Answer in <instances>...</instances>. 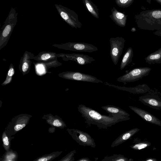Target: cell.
<instances>
[{
	"label": "cell",
	"instance_id": "27",
	"mask_svg": "<svg viewBox=\"0 0 161 161\" xmlns=\"http://www.w3.org/2000/svg\"><path fill=\"white\" fill-rule=\"evenodd\" d=\"M76 151L75 150H74L71 151L70 153H69L64 158L63 160L68 161H73L75 159L74 156L75 154L76 153Z\"/></svg>",
	"mask_w": 161,
	"mask_h": 161
},
{
	"label": "cell",
	"instance_id": "7",
	"mask_svg": "<svg viewBox=\"0 0 161 161\" xmlns=\"http://www.w3.org/2000/svg\"><path fill=\"white\" fill-rule=\"evenodd\" d=\"M67 130L73 139L80 145L95 147L94 140L89 134L74 129H68Z\"/></svg>",
	"mask_w": 161,
	"mask_h": 161
},
{
	"label": "cell",
	"instance_id": "13",
	"mask_svg": "<svg viewBox=\"0 0 161 161\" xmlns=\"http://www.w3.org/2000/svg\"><path fill=\"white\" fill-rule=\"evenodd\" d=\"M34 56L33 53L25 51L21 58L19 69L23 75H24L30 72L32 63L31 60L33 59Z\"/></svg>",
	"mask_w": 161,
	"mask_h": 161
},
{
	"label": "cell",
	"instance_id": "14",
	"mask_svg": "<svg viewBox=\"0 0 161 161\" xmlns=\"http://www.w3.org/2000/svg\"><path fill=\"white\" fill-rule=\"evenodd\" d=\"M105 84L110 86L113 87L123 91H126L135 94H145L150 90V87L146 84L138 85L134 87H128L114 85L105 82Z\"/></svg>",
	"mask_w": 161,
	"mask_h": 161
},
{
	"label": "cell",
	"instance_id": "26",
	"mask_svg": "<svg viewBox=\"0 0 161 161\" xmlns=\"http://www.w3.org/2000/svg\"><path fill=\"white\" fill-rule=\"evenodd\" d=\"M134 0H115L117 5L119 7L126 8L130 6Z\"/></svg>",
	"mask_w": 161,
	"mask_h": 161
},
{
	"label": "cell",
	"instance_id": "15",
	"mask_svg": "<svg viewBox=\"0 0 161 161\" xmlns=\"http://www.w3.org/2000/svg\"><path fill=\"white\" fill-rule=\"evenodd\" d=\"M140 130V129L137 128H135L127 131L122 134L112 143L111 147H114L117 146L131 139Z\"/></svg>",
	"mask_w": 161,
	"mask_h": 161
},
{
	"label": "cell",
	"instance_id": "21",
	"mask_svg": "<svg viewBox=\"0 0 161 161\" xmlns=\"http://www.w3.org/2000/svg\"><path fill=\"white\" fill-rule=\"evenodd\" d=\"M86 9L94 17L99 18V13L97 7L91 0H82Z\"/></svg>",
	"mask_w": 161,
	"mask_h": 161
},
{
	"label": "cell",
	"instance_id": "33",
	"mask_svg": "<svg viewBox=\"0 0 161 161\" xmlns=\"http://www.w3.org/2000/svg\"><path fill=\"white\" fill-rule=\"evenodd\" d=\"M144 161H157V160L155 158H148L146 159L145 160H144Z\"/></svg>",
	"mask_w": 161,
	"mask_h": 161
},
{
	"label": "cell",
	"instance_id": "32",
	"mask_svg": "<svg viewBox=\"0 0 161 161\" xmlns=\"http://www.w3.org/2000/svg\"><path fill=\"white\" fill-rule=\"evenodd\" d=\"M77 161H91L88 158H83L78 160Z\"/></svg>",
	"mask_w": 161,
	"mask_h": 161
},
{
	"label": "cell",
	"instance_id": "8",
	"mask_svg": "<svg viewBox=\"0 0 161 161\" xmlns=\"http://www.w3.org/2000/svg\"><path fill=\"white\" fill-rule=\"evenodd\" d=\"M125 40L122 37H111L109 40L110 46V54L112 62L117 64L124 47Z\"/></svg>",
	"mask_w": 161,
	"mask_h": 161
},
{
	"label": "cell",
	"instance_id": "4",
	"mask_svg": "<svg viewBox=\"0 0 161 161\" xmlns=\"http://www.w3.org/2000/svg\"><path fill=\"white\" fill-rule=\"evenodd\" d=\"M55 6L60 16L69 26L76 29L81 27L82 24L75 12L61 5L55 4Z\"/></svg>",
	"mask_w": 161,
	"mask_h": 161
},
{
	"label": "cell",
	"instance_id": "10",
	"mask_svg": "<svg viewBox=\"0 0 161 161\" xmlns=\"http://www.w3.org/2000/svg\"><path fill=\"white\" fill-rule=\"evenodd\" d=\"M60 57L65 61H73L78 64L83 65L90 64L95 59L92 57L82 54L61 53Z\"/></svg>",
	"mask_w": 161,
	"mask_h": 161
},
{
	"label": "cell",
	"instance_id": "30",
	"mask_svg": "<svg viewBox=\"0 0 161 161\" xmlns=\"http://www.w3.org/2000/svg\"><path fill=\"white\" fill-rule=\"evenodd\" d=\"M3 141L4 145L6 146H8L9 144V142L8 137L4 135L3 138Z\"/></svg>",
	"mask_w": 161,
	"mask_h": 161
},
{
	"label": "cell",
	"instance_id": "29",
	"mask_svg": "<svg viewBox=\"0 0 161 161\" xmlns=\"http://www.w3.org/2000/svg\"><path fill=\"white\" fill-rule=\"evenodd\" d=\"M26 125V124L24 123L22 124H18L15 125L14 127L15 131H18L24 127Z\"/></svg>",
	"mask_w": 161,
	"mask_h": 161
},
{
	"label": "cell",
	"instance_id": "6",
	"mask_svg": "<svg viewBox=\"0 0 161 161\" xmlns=\"http://www.w3.org/2000/svg\"><path fill=\"white\" fill-rule=\"evenodd\" d=\"M52 46L59 49L75 52L91 53L98 50L97 48L93 45L84 42H69L60 44H53Z\"/></svg>",
	"mask_w": 161,
	"mask_h": 161
},
{
	"label": "cell",
	"instance_id": "3",
	"mask_svg": "<svg viewBox=\"0 0 161 161\" xmlns=\"http://www.w3.org/2000/svg\"><path fill=\"white\" fill-rule=\"evenodd\" d=\"M18 13L12 7L0 31V50L7 44L17 22Z\"/></svg>",
	"mask_w": 161,
	"mask_h": 161
},
{
	"label": "cell",
	"instance_id": "20",
	"mask_svg": "<svg viewBox=\"0 0 161 161\" xmlns=\"http://www.w3.org/2000/svg\"><path fill=\"white\" fill-rule=\"evenodd\" d=\"M133 49L129 47L125 53L121 60L120 69L122 70L128 66L132 62L133 57Z\"/></svg>",
	"mask_w": 161,
	"mask_h": 161
},
{
	"label": "cell",
	"instance_id": "16",
	"mask_svg": "<svg viewBox=\"0 0 161 161\" xmlns=\"http://www.w3.org/2000/svg\"><path fill=\"white\" fill-rule=\"evenodd\" d=\"M60 53L58 54L51 52L42 51L34 56L33 59L39 62H47L51 61L60 57Z\"/></svg>",
	"mask_w": 161,
	"mask_h": 161
},
{
	"label": "cell",
	"instance_id": "22",
	"mask_svg": "<svg viewBox=\"0 0 161 161\" xmlns=\"http://www.w3.org/2000/svg\"><path fill=\"white\" fill-rule=\"evenodd\" d=\"M130 147L135 150H140L151 146V143L148 141H142L138 138H135Z\"/></svg>",
	"mask_w": 161,
	"mask_h": 161
},
{
	"label": "cell",
	"instance_id": "34",
	"mask_svg": "<svg viewBox=\"0 0 161 161\" xmlns=\"http://www.w3.org/2000/svg\"><path fill=\"white\" fill-rule=\"evenodd\" d=\"M157 3L161 5V0H155Z\"/></svg>",
	"mask_w": 161,
	"mask_h": 161
},
{
	"label": "cell",
	"instance_id": "23",
	"mask_svg": "<svg viewBox=\"0 0 161 161\" xmlns=\"http://www.w3.org/2000/svg\"><path fill=\"white\" fill-rule=\"evenodd\" d=\"M37 65H41V68H43V69L45 72L49 68L52 67H56L62 65V63L59 62L57 59L54 60L47 62H39L36 64Z\"/></svg>",
	"mask_w": 161,
	"mask_h": 161
},
{
	"label": "cell",
	"instance_id": "19",
	"mask_svg": "<svg viewBox=\"0 0 161 161\" xmlns=\"http://www.w3.org/2000/svg\"><path fill=\"white\" fill-rule=\"evenodd\" d=\"M101 108L109 114H118L126 117L130 116V114L125 111L115 106L108 105L102 106Z\"/></svg>",
	"mask_w": 161,
	"mask_h": 161
},
{
	"label": "cell",
	"instance_id": "2",
	"mask_svg": "<svg viewBox=\"0 0 161 161\" xmlns=\"http://www.w3.org/2000/svg\"><path fill=\"white\" fill-rule=\"evenodd\" d=\"M136 23L141 29L161 30V9L142 11L135 16Z\"/></svg>",
	"mask_w": 161,
	"mask_h": 161
},
{
	"label": "cell",
	"instance_id": "1",
	"mask_svg": "<svg viewBox=\"0 0 161 161\" xmlns=\"http://www.w3.org/2000/svg\"><path fill=\"white\" fill-rule=\"evenodd\" d=\"M78 111L85 119V122L89 125H95L100 129H107L118 122L130 119V117L118 114L103 115L92 108L83 104L78 107Z\"/></svg>",
	"mask_w": 161,
	"mask_h": 161
},
{
	"label": "cell",
	"instance_id": "36",
	"mask_svg": "<svg viewBox=\"0 0 161 161\" xmlns=\"http://www.w3.org/2000/svg\"></svg>",
	"mask_w": 161,
	"mask_h": 161
},
{
	"label": "cell",
	"instance_id": "12",
	"mask_svg": "<svg viewBox=\"0 0 161 161\" xmlns=\"http://www.w3.org/2000/svg\"><path fill=\"white\" fill-rule=\"evenodd\" d=\"M138 100L144 105L152 108L161 109V98L158 96L147 94L140 97Z\"/></svg>",
	"mask_w": 161,
	"mask_h": 161
},
{
	"label": "cell",
	"instance_id": "5",
	"mask_svg": "<svg viewBox=\"0 0 161 161\" xmlns=\"http://www.w3.org/2000/svg\"><path fill=\"white\" fill-rule=\"evenodd\" d=\"M151 70V68L148 67L135 68L118 78L117 81L123 82L125 84L127 83L134 82L148 75Z\"/></svg>",
	"mask_w": 161,
	"mask_h": 161
},
{
	"label": "cell",
	"instance_id": "35",
	"mask_svg": "<svg viewBox=\"0 0 161 161\" xmlns=\"http://www.w3.org/2000/svg\"><path fill=\"white\" fill-rule=\"evenodd\" d=\"M151 1L152 0H146L147 2L149 4L151 3Z\"/></svg>",
	"mask_w": 161,
	"mask_h": 161
},
{
	"label": "cell",
	"instance_id": "9",
	"mask_svg": "<svg viewBox=\"0 0 161 161\" xmlns=\"http://www.w3.org/2000/svg\"><path fill=\"white\" fill-rule=\"evenodd\" d=\"M58 76L62 78L72 80L99 83L103 82L101 80L91 75L77 72L67 71L58 74Z\"/></svg>",
	"mask_w": 161,
	"mask_h": 161
},
{
	"label": "cell",
	"instance_id": "11",
	"mask_svg": "<svg viewBox=\"0 0 161 161\" xmlns=\"http://www.w3.org/2000/svg\"><path fill=\"white\" fill-rule=\"evenodd\" d=\"M129 107L144 121L161 126V120L154 115L141 108L131 106H129Z\"/></svg>",
	"mask_w": 161,
	"mask_h": 161
},
{
	"label": "cell",
	"instance_id": "18",
	"mask_svg": "<svg viewBox=\"0 0 161 161\" xmlns=\"http://www.w3.org/2000/svg\"><path fill=\"white\" fill-rule=\"evenodd\" d=\"M145 60L146 63L149 64H161V47L147 55Z\"/></svg>",
	"mask_w": 161,
	"mask_h": 161
},
{
	"label": "cell",
	"instance_id": "24",
	"mask_svg": "<svg viewBox=\"0 0 161 161\" xmlns=\"http://www.w3.org/2000/svg\"><path fill=\"white\" fill-rule=\"evenodd\" d=\"M14 73L15 71L14 65L12 63H11L7 74L5 80L2 84V85L5 86L11 83Z\"/></svg>",
	"mask_w": 161,
	"mask_h": 161
},
{
	"label": "cell",
	"instance_id": "28",
	"mask_svg": "<svg viewBox=\"0 0 161 161\" xmlns=\"http://www.w3.org/2000/svg\"><path fill=\"white\" fill-rule=\"evenodd\" d=\"M55 156V155H53L51 154L47 156L41 157L38 159L37 160L39 161H47L50 160L52 158H53V157Z\"/></svg>",
	"mask_w": 161,
	"mask_h": 161
},
{
	"label": "cell",
	"instance_id": "17",
	"mask_svg": "<svg viewBox=\"0 0 161 161\" xmlns=\"http://www.w3.org/2000/svg\"><path fill=\"white\" fill-rule=\"evenodd\" d=\"M111 14L109 17L117 25L121 27L125 26L127 15L119 11L114 7L112 9Z\"/></svg>",
	"mask_w": 161,
	"mask_h": 161
},
{
	"label": "cell",
	"instance_id": "31",
	"mask_svg": "<svg viewBox=\"0 0 161 161\" xmlns=\"http://www.w3.org/2000/svg\"><path fill=\"white\" fill-rule=\"evenodd\" d=\"M153 34L155 35L161 36V30L156 31L153 32Z\"/></svg>",
	"mask_w": 161,
	"mask_h": 161
},
{
	"label": "cell",
	"instance_id": "25",
	"mask_svg": "<svg viewBox=\"0 0 161 161\" xmlns=\"http://www.w3.org/2000/svg\"><path fill=\"white\" fill-rule=\"evenodd\" d=\"M103 161H129V159L123 155L114 154L112 156H106L102 160Z\"/></svg>",
	"mask_w": 161,
	"mask_h": 161
}]
</instances>
